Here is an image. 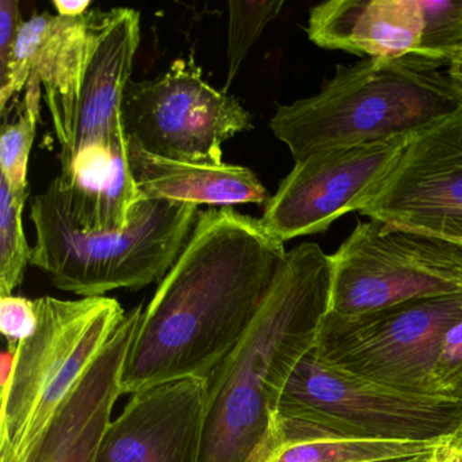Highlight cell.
<instances>
[{"label":"cell","mask_w":462,"mask_h":462,"mask_svg":"<svg viewBox=\"0 0 462 462\" xmlns=\"http://www.w3.org/2000/svg\"><path fill=\"white\" fill-rule=\"evenodd\" d=\"M443 66L419 53L337 66L316 96L278 107L270 128L296 162L412 136L462 107V93Z\"/></svg>","instance_id":"cell-3"},{"label":"cell","mask_w":462,"mask_h":462,"mask_svg":"<svg viewBox=\"0 0 462 462\" xmlns=\"http://www.w3.org/2000/svg\"><path fill=\"white\" fill-rule=\"evenodd\" d=\"M121 116L128 139L147 152L210 166L223 164L224 143L253 129L250 113L205 82L193 55L156 79L131 80Z\"/></svg>","instance_id":"cell-9"},{"label":"cell","mask_w":462,"mask_h":462,"mask_svg":"<svg viewBox=\"0 0 462 462\" xmlns=\"http://www.w3.org/2000/svg\"><path fill=\"white\" fill-rule=\"evenodd\" d=\"M40 94H23L20 116L14 123L4 120L0 129V177L14 191L29 190L28 164L40 120Z\"/></svg>","instance_id":"cell-21"},{"label":"cell","mask_w":462,"mask_h":462,"mask_svg":"<svg viewBox=\"0 0 462 462\" xmlns=\"http://www.w3.org/2000/svg\"><path fill=\"white\" fill-rule=\"evenodd\" d=\"M140 37L137 10L118 7L107 12L106 23L83 78L71 148L61 153V163L69 161L78 148L101 136L120 120Z\"/></svg>","instance_id":"cell-17"},{"label":"cell","mask_w":462,"mask_h":462,"mask_svg":"<svg viewBox=\"0 0 462 462\" xmlns=\"http://www.w3.org/2000/svg\"><path fill=\"white\" fill-rule=\"evenodd\" d=\"M439 440L342 437L280 416L274 434L256 462H393L421 453Z\"/></svg>","instance_id":"cell-19"},{"label":"cell","mask_w":462,"mask_h":462,"mask_svg":"<svg viewBox=\"0 0 462 462\" xmlns=\"http://www.w3.org/2000/svg\"><path fill=\"white\" fill-rule=\"evenodd\" d=\"M23 25L20 4L15 0H2L0 2V75L6 72L12 61L18 33Z\"/></svg>","instance_id":"cell-26"},{"label":"cell","mask_w":462,"mask_h":462,"mask_svg":"<svg viewBox=\"0 0 462 462\" xmlns=\"http://www.w3.org/2000/svg\"><path fill=\"white\" fill-rule=\"evenodd\" d=\"M448 74L454 86L462 93V51L448 64Z\"/></svg>","instance_id":"cell-29"},{"label":"cell","mask_w":462,"mask_h":462,"mask_svg":"<svg viewBox=\"0 0 462 462\" xmlns=\"http://www.w3.org/2000/svg\"><path fill=\"white\" fill-rule=\"evenodd\" d=\"M58 15L66 18H79L90 12L91 0H53Z\"/></svg>","instance_id":"cell-28"},{"label":"cell","mask_w":462,"mask_h":462,"mask_svg":"<svg viewBox=\"0 0 462 462\" xmlns=\"http://www.w3.org/2000/svg\"><path fill=\"white\" fill-rule=\"evenodd\" d=\"M143 305L126 313L109 342L82 375L42 432L26 462H96L112 421L121 375L142 319Z\"/></svg>","instance_id":"cell-14"},{"label":"cell","mask_w":462,"mask_h":462,"mask_svg":"<svg viewBox=\"0 0 462 462\" xmlns=\"http://www.w3.org/2000/svg\"><path fill=\"white\" fill-rule=\"evenodd\" d=\"M423 32L419 0H331L310 13V42L367 59L418 52Z\"/></svg>","instance_id":"cell-16"},{"label":"cell","mask_w":462,"mask_h":462,"mask_svg":"<svg viewBox=\"0 0 462 462\" xmlns=\"http://www.w3.org/2000/svg\"><path fill=\"white\" fill-rule=\"evenodd\" d=\"M106 18L107 12L91 9L79 18L44 13L23 23L12 61L0 75L2 116L26 86L44 88L56 137L66 153L74 139L83 78Z\"/></svg>","instance_id":"cell-12"},{"label":"cell","mask_w":462,"mask_h":462,"mask_svg":"<svg viewBox=\"0 0 462 462\" xmlns=\"http://www.w3.org/2000/svg\"><path fill=\"white\" fill-rule=\"evenodd\" d=\"M411 136L332 148L296 162L259 218L267 235L285 243L326 231L372 199Z\"/></svg>","instance_id":"cell-10"},{"label":"cell","mask_w":462,"mask_h":462,"mask_svg":"<svg viewBox=\"0 0 462 462\" xmlns=\"http://www.w3.org/2000/svg\"><path fill=\"white\" fill-rule=\"evenodd\" d=\"M312 350L283 389L281 418L365 439L429 442L462 437V400L388 388L334 369Z\"/></svg>","instance_id":"cell-7"},{"label":"cell","mask_w":462,"mask_h":462,"mask_svg":"<svg viewBox=\"0 0 462 462\" xmlns=\"http://www.w3.org/2000/svg\"><path fill=\"white\" fill-rule=\"evenodd\" d=\"M128 161L140 197L210 207L266 204L267 193L253 170L236 164H194L152 155L128 139Z\"/></svg>","instance_id":"cell-18"},{"label":"cell","mask_w":462,"mask_h":462,"mask_svg":"<svg viewBox=\"0 0 462 462\" xmlns=\"http://www.w3.org/2000/svg\"><path fill=\"white\" fill-rule=\"evenodd\" d=\"M199 205L140 199L123 231H83L67 209L58 182L31 204L36 228L31 264L53 286L77 296L105 297L117 289L161 282L177 261L199 218Z\"/></svg>","instance_id":"cell-4"},{"label":"cell","mask_w":462,"mask_h":462,"mask_svg":"<svg viewBox=\"0 0 462 462\" xmlns=\"http://www.w3.org/2000/svg\"><path fill=\"white\" fill-rule=\"evenodd\" d=\"M462 319V294L415 300L351 319L324 316L313 354L334 369L397 391L440 396L435 365Z\"/></svg>","instance_id":"cell-8"},{"label":"cell","mask_w":462,"mask_h":462,"mask_svg":"<svg viewBox=\"0 0 462 462\" xmlns=\"http://www.w3.org/2000/svg\"><path fill=\"white\" fill-rule=\"evenodd\" d=\"M285 243L234 208L199 212L193 232L143 310L121 375L123 394L210 373L261 312Z\"/></svg>","instance_id":"cell-1"},{"label":"cell","mask_w":462,"mask_h":462,"mask_svg":"<svg viewBox=\"0 0 462 462\" xmlns=\"http://www.w3.org/2000/svg\"><path fill=\"white\" fill-rule=\"evenodd\" d=\"M359 213L462 243V107L410 137Z\"/></svg>","instance_id":"cell-11"},{"label":"cell","mask_w":462,"mask_h":462,"mask_svg":"<svg viewBox=\"0 0 462 462\" xmlns=\"http://www.w3.org/2000/svg\"><path fill=\"white\" fill-rule=\"evenodd\" d=\"M37 327L36 302L21 296L0 297V331L7 345L18 347Z\"/></svg>","instance_id":"cell-25"},{"label":"cell","mask_w":462,"mask_h":462,"mask_svg":"<svg viewBox=\"0 0 462 462\" xmlns=\"http://www.w3.org/2000/svg\"><path fill=\"white\" fill-rule=\"evenodd\" d=\"M75 223L88 232L123 231L142 199L128 161L123 116L109 131L78 148L55 178Z\"/></svg>","instance_id":"cell-15"},{"label":"cell","mask_w":462,"mask_h":462,"mask_svg":"<svg viewBox=\"0 0 462 462\" xmlns=\"http://www.w3.org/2000/svg\"><path fill=\"white\" fill-rule=\"evenodd\" d=\"M37 327L20 343L9 380L0 383V462H26L78 381L126 313L110 297H40Z\"/></svg>","instance_id":"cell-5"},{"label":"cell","mask_w":462,"mask_h":462,"mask_svg":"<svg viewBox=\"0 0 462 462\" xmlns=\"http://www.w3.org/2000/svg\"><path fill=\"white\" fill-rule=\"evenodd\" d=\"M207 380L188 377L132 393L102 437L96 462H199Z\"/></svg>","instance_id":"cell-13"},{"label":"cell","mask_w":462,"mask_h":462,"mask_svg":"<svg viewBox=\"0 0 462 462\" xmlns=\"http://www.w3.org/2000/svg\"><path fill=\"white\" fill-rule=\"evenodd\" d=\"M423 15L419 55L448 64L462 51V0H419Z\"/></svg>","instance_id":"cell-23"},{"label":"cell","mask_w":462,"mask_h":462,"mask_svg":"<svg viewBox=\"0 0 462 462\" xmlns=\"http://www.w3.org/2000/svg\"><path fill=\"white\" fill-rule=\"evenodd\" d=\"M440 396L462 400V319L443 337L435 365Z\"/></svg>","instance_id":"cell-24"},{"label":"cell","mask_w":462,"mask_h":462,"mask_svg":"<svg viewBox=\"0 0 462 462\" xmlns=\"http://www.w3.org/2000/svg\"><path fill=\"white\" fill-rule=\"evenodd\" d=\"M331 258L326 318L369 315L415 300L462 294V243L358 221Z\"/></svg>","instance_id":"cell-6"},{"label":"cell","mask_w":462,"mask_h":462,"mask_svg":"<svg viewBox=\"0 0 462 462\" xmlns=\"http://www.w3.org/2000/svg\"><path fill=\"white\" fill-rule=\"evenodd\" d=\"M331 258L316 243L286 253L251 328L207 378L199 462H256L277 427L283 389L315 347Z\"/></svg>","instance_id":"cell-2"},{"label":"cell","mask_w":462,"mask_h":462,"mask_svg":"<svg viewBox=\"0 0 462 462\" xmlns=\"http://www.w3.org/2000/svg\"><path fill=\"white\" fill-rule=\"evenodd\" d=\"M228 74L223 93L228 94L243 61L264 28L278 17L283 0L229 2Z\"/></svg>","instance_id":"cell-22"},{"label":"cell","mask_w":462,"mask_h":462,"mask_svg":"<svg viewBox=\"0 0 462 462\" xmlns=\"http://www.w3.org/2000/svg\"><path fill=\"white\" fill-rule=\"evenodd\" d=\"M393 462H462V437L445 438L421 453Z\"/></svg>","instance_id":"cell-27"},{"label":"cell","mask_w":462,"mask_h":462,"mask_svg":"<svg viewBox=\"0 0 462 462\" xmlns=\"http://www.w3.org/2000/svg\"><path fill=\"white\" fill-rule=\"evenodd\" d=\"M28 194L29 190H12L0 177V297L12 296L31 263L32 248L23 223Z\"/></svg>","instance_id":"cell-20"}]
</instances>
